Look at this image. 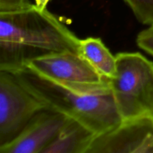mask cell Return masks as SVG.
I'll use <instances>...</instances> for the list:
<instances>
[{
  "label": "cell",
  "instance_id": "cell-1",
  "mask_svg": "<svg viewBox=\"0 0 153 153\" xmlns=\"http://www.w3.org/2000/svg\"><path fill=\"white\" fill-rule=\"evenodd\" d=\"M79 43L55 15L35 4L0 11V70L13 73L35 58L79 52Z\"/></svg>",
  "mask_w": 153,
  "mask_h": 153
},
{
  "label": "cell",
  "instance_id": "cell-2",
  "mask_svg": "<svg viewBox=\"0 0 153 153\" xmlns=\"http://www.w3.org/2000/svg\"><path fill=\"white\" fill-rule=\"evenodd\" d=\"M13 73L30 92L44 103L46 108L78 121L95 134L106 132L122 121L111 92L102 94L77 92L26 67Z\"/></svg>",
  "mask_w": 153,
  "mask_h": 153
},
{
  "label": "cell",
  "instance_id": "cell-3",
  "mask_svg": "<svg viewBox=\"0 0 153 153\" xmlns=\"http://www.w3.org/2000/svg\"><path fill=\"white\" fill-rule=\"evenodd\" d=\"M115 56L116 73L108 82L122 119L153 115V62L139 52Z\"/></svg>",
  "mask_w": 153,
  "mask_h": 153
},
{
  "label": "cell",
  "instance_id": "cell-4",
  "mask_svg": "<svg viewBox=\"0 0 153 153\" xmlns=\"http://www.w3.org/2000/svg\"><path fill=\"white\" fill-rule=\"evenodd\" d=\"M25 67L77 92L89 94L111 92L108 80L79 52H65L40 57L30 61Z\"/></svg>",
  "mask_w": 153,
  "mask_h": 153
},
{
  "label": "cell",
  "instance_id": "cell-5",
  "mask_svg": "<svg viewBox=\"0 0 153 153\" xmlns=\"http://www.w3.org/2000/svg\"><path fill=\"white\" fill-rule=\"evenodd\" d=\"M46 105L13 73L0 70V146L13 140Z\"/></svg>",
  "mask_w": 153,
  "mask_h": 153
},
{
  "label": "cell",
  "instance_id": "cell-6",
  "mask_svg": "<svg viewBox=\"0 0 153 153\" xmlns=\"http://www.w3.org/2000/svg\"><path fill=\"white\" fill-rule=\"evenodd\" d=\"M87 153H153V115L123 119L112 129L97 134Z\"/></svg>",
  "mask_w": 153,
  "mask_h": 153
},
{
  "label": "cell",
  "instance_id": "cell-7",
  "mask_svg": "<svg viewBox=\"0 0 153 153\" xmlns=\"http://www.w3.org/2000/svg\"><path fill=\"white\" fill-rule=\"evenodd\" d=\"M68 119L62 114L44 109L37 113L13 140L0 146V153H42Z\"/></svg>",
  "mask_w": 153,
  "mask_h": 153
},
{
  "label": "cell",
  "instance_id": "cell-8",
  "mask_svg": "<svg viewBox=\"0 0 153 153\" xmlns=\"http://www.w3.org/2000/svg\"><path fill=\"white\" fill-rule=\"evenodd\" d=\"M97 135L85 126L69 118L57 137L42 153H87Z\"/></svg>",
  "mask_w": 153,
  "mask_h": 153
},
{
  "label": "cell",
  "instance_id": "cell-9",
  "mask_svg": "<svg viewBox=\"0 0 153 153\" xmlns=\"http://www.w3.org/2000/svg\"><path fill=\"white\" fill-rule=\"evenodd\" d=\"M79 52L101 76L109 80L116 73V56L98 37L80 39Z\"/></svg>",
  "mask_w": 153,
  "mask_h": 153
},
{
  "label": "cell",
  "instance_id": "cell-10",
  "mask_svg": "<svg viewBox=\"0 0 153 153\" xmlns=\"http://www.w3.org/2000/svg\"><path fill=\"white\" fill-rule=\"evenodd\" d=\"M140 23L153 25V0H124Z\"/></svg>",
  "mask_w": 153,
  "mask_h": 153
},
{
  "label": "cell",
  "instance_id": "cell-11",
  "mask_svg": "<svg viewBox=\"0 0 153 153\" xmlns=\"http://www.w3.org/2000/svg\"><path fill=\"white\" fill-rule=\"evenodd\" d=\"M136 43L140 49L153 56V25L139 33Z\"/></svg>",
  "mask_w": 153,
  "mask_h": 153
},
{
  "label": "cell",
  "instance_id": "cell-12",
  "mask_svg": "<svg viewBox=\"0 0 153 153\" xmlns=\"http://www.w3.org/2000/svg\"><path fill=\"white\" fill-rule=\"evenodd\" d=\"M30 4L29 0H0V11L16 10Z\"/></svg>",
  "mask_w": 153,
  "mask_h": 153
},
{
  "label": "cell",
  "instance_id": "cell-13",
  "mask_svg": "<svg viewBox=\"0 0 153 153\" xmlns=\"http://www.w3.org/2000/svg\"><path fill=\"white\" fill-rule=\"evenodd\" d=\"M35 1V5L37 6L38 8L41 9H46L47 4L49 2L50 0H34Z\"/></svg>",
  "mask_w": 153,
  "mask_h": 153
}]
</instances>
